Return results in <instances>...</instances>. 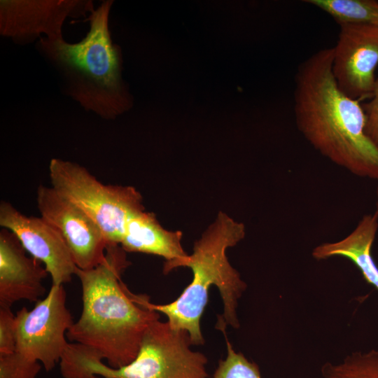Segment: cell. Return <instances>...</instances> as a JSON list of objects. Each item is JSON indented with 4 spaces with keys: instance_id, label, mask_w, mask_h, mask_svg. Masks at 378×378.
<instances>
[{
    "instance_id": "1",
    "label": "cell",
    "mask_w": 378,
    "mask_h": 378,
    "mask_svg": "<svg viewBox=\"0 0 378 378\" xmlns=\"http://www.w3.org/2000/svg\"><path fill=\"white\" fill-rule=\"evenodd\" d=\"M333 48L321 49L299 64L293 111L297 127L321 155L351 174L378 181V146L365 133L359 100L338 87Z\"/></svg>"
},
{
    "instance_id": "2",
    "label": "cell",
    "mask_w": 378,
    "mask_h": 378,
    "mask_svg": "<svg viewBox=\"0 0 378 378\" xmlns=\"http://www.w3.org/2000/svg\"><path fill=\"white\" fill-rule=\"evenodd\" d=\"M119 244L108 245L104 261L83 270L76 267L82 289L79 318L66 333L85 355L118 368L136 356L144 335L159 312L146 307L142 295L132 293L121 280L131 264Z\"/></svg>"
},
{
    "instance_id": "3",
    "label": "cell",
    "mask_w": 378,
    "mask_h": 378,
    "mask_svg": "<svg viewBox=\"0 0 378 378\" xmlns=\"http://www.w3.org/2000/svg\"><path fill=\"white\" fill-rule=\"evenodd\" d=\"M112 0H106L89 15L90 29L74 43L64 38L42 37L36 48L58 73L66 94L87 111L106 120L127 110L131 98L122 78L120 48L111 38L109 15Z\"/></svg>"
},
{
    "instance_id": "4",
    "label": "cell",
    "mask_w": 378,
    "mask_h": 378,
    "mask_svg": "<svg viewBox=\"0 0 378 378\" xmlns=\"http://www.w3.org/2000/svg\"><path fill=\"white\" fill-rule=\"evenodd\" d=\"M246 235L243 223L222 211L207 227L193 246L192 254L176 263L174 269L189 267L193 274L190 284L174 301L166 304L151 303L147 295L142 304L147 308L164 314L167 322L176 330L189 334L192 344L204 342L200 320L208 302L212 286L218 288L223 304V313L218 318L216 328L225 333L227 326L238 328V300L246 288L239 273L228 261L226 251L241 241Z\"/></svg>"
},
{
    "instance_id": "5",
    "label": "cell",
    "mask_w": 378,
    "mask_h": 378,
    "mask_svg": "<svg viewBox=\"0 0 378 378\" xmlns=\"http://www.w3.org/2000/svg\"><path fill=\"white\" fill-rule=\"evenodd\" d=\"M191 344L188 332L158 319L146 329L128 365L113 368L69 349L59 362L60 372L64 378H207V358Z\"/></svg>"
},
{
    "instance_id": "6",
    "label": "cell",
    "mask_w": 378,
    "mask_h": 378,
    "mask_svg": "<svg viewBox=\"0 0 378 378\" xmlns=\"http://www.w3.org/2000/svg\"><path fill=\"white\" fill-rule=\"evenodd\" d=\"M49 175L54 190L99 225L108 245H120L127 220L145 210L135 188L104 184L77 163L52 158Z\"/></svg>"
},
{
    "instance_id": "7",
    "label": "cell",
    "mask_w": 378,
    "mask_h": 378,
    "mask_svg": "<svg viewBox=\"0 0 378 378\" xmlns=\"http://www.w3.org/2000/svg\"><path fill=\"white\" fill-rule=\"evenodd\" d=\"M66 299L63 285L52 284L30 311L23 307L15 314V351L39 362L46 372L59 363L69 344L66 333L74 322Z\"/></svg>"
},
{
    "instance_id": "8",
    "label": "cell",
    "mask_w": 378,
    "mask_h": 378,
    "mask_svg": "<svg viewBox=\"0 0 378 378\" xmlns=\"http://www.w3.org/2000/svg\"><path fill=\"white\" fill-rule=\"evenodd\" d=\"M94 9L90 0H1L0 34L27 45L44 37L63 38L68 18L86 17Z\"/></svg>"
},
{
    "instance_id": "9",
    "label": "cell",
    "mask_w": 378,
    "mask_h": 378,
    "mask_svg": "<svg viewBox=\"0 0 378 378\" xmlns=\"http://www.w3.org/2000/svg\"><path fill=\"white\" fill-rule=\"evenodd\" d=\"M41 216L52 225L65 241L76 266L90 270L105 259L108 246L99 225L82 209L43 185L36 191Z\"/></svg>"
},
{
    "instance_id": "10",
    "label": "cell",
    "mask_w": 378,
    "mask_h": 378,
    "mask_svg": "<svg viewBox=\"0 0 378 378\" xmlns=\"http://www.w3.org/2000/svg\"><path fill=\"white\" fill-rule=\"evenodd\" d=\"M333 48L332 73L340 89L353 99L372 97L378 65V27L341 24Z\"/></svg>"
},
{
    "instance_id": "11",
    "label": "cell",
    "mask_w": 378,
    "mask_h": 378,
    "mask_svg": "<svg viewBox=\"0 0 378 378\" xmlns=\"http://www.w3.org/2000/svg\"><path fill=\"white\" fill-rule=\"evenodd\" d=\"M0 225L11 231L31 256L41 261L52 279V284L71 281L76 266L59 232L41 216H29L10 203H0Z\"/></svg>"
},
{
    "instance_id": "12",
    "label": "cell",
    "mask_w": 378,
    "mask_h": 378,
    "mask_svg": "<svg viewBox=\"0 0 378 378\" xmlns=\"http://www.w3.org/2000/svg\"><path fill=\"white\" fill-rule=\"evenodd\" d=\"M27 253L11 231H0V307L11 308L22 300L36 302L46 293L43 281L49 274Z\"/></svg>"
},
{
    "instance_id": "13",
    "label": "cell",
    "mask_w": 378,
    "mask_h": 378,
    "mask_svg": "<svg viewBox=\"0 0 378 378\" xmlns=\"http://www.w3.org/2000/svg\"><path fill=\"white\" fill-rule=\"evenodd\" d=\"M182 236L181 231L164 229L153 213L144 210L127 220L120 245L126 252L164 258L163 273L167 274L188 256L181 244Z\"/></svg>"
},
{
    "instance_id": "14",
    "label": "cell",
    "mask_w": 378,
    "mask_h": 378,
    "mask_svg": "<svg viewBox=\"0 0 378 378\" xmlns=\"http://www.w3.org/2000/svg\"><path fill=\"white\" fill-rule=\"evenodd\" d=\"M377 230L378 216L374 214L364 215L346 237L316 246L312 255L318 260L337 256L350 260L358 268L363 279L378 290V267L372 255Z\"/></svg>"
},
{
    "instance_id": "15",
    "label": "cell",
    "mask_w": 378,
    "mask_h": 378,
    "mask_svg": "<svg viewBox=\"0 0 378 378\" xmlns=\"http://www.w3.org/2000/svg\"><path fill=\"white\" fill-rule=\"evenodd\" d=\"M329 14L340 25L378 27V1L375 0H306Z\"/></svg>"
},
{
    "instance_id": "16",
    "label": "cell",
    "mask_w": 378,
    "mask_h": 378,
    "mask_svg": "<svg viewBox=\"0 0 378 378\" xmlns=\"http://www.w3.org/2000/svg\"><path fill=\"white\" fill-rule=\"evenodd\" d=\"M323 378H378V349L356 351L321 368Z\"/></svg>"
},
{
    "instance_id": "17",
    "label": "cell",
    "mask_w": 378,
    "mask_h": 378,
    "mask_svg": "<svg viewBox=\"0 0 378 378\" xmlns=\"http://www.w3.org/2000/svg\"><path fill=\"white\" fill-rule=\"evenodd\" d=\"M226 344L227 356L219 361L214 378H261L258 366L236 352L227 337Z\"/></svg>"
},
{
    "instance_id": "18",
    "label": "cell",
    "mask_w": 378,
    "mask_h": 378,
    "mask_svg": "<svg viewBox=\"0 0 378 378\" xmlns=\"http://www.w3.org/2000/svg\"><path fill=\"white\" fill-rule=\"evenodd\" d=\"M41 364L18 352L0 356V378H36Z\"/></svg>"
},
{
    "instance_id": "19",
    "label": "cell",
    "mask_w": 378,
    "mask_h": 378,
    "mask_svg": "<svg viewBox=\"0 0 378 378\" xmlns=\"http://www.w3.org/2000/svg\"><path fill=\"white\" fill-rule=\"evenodd\" d=\"M15 349V314L11 308L0 307V356L14 353Z\"/></svg>"
},
{
    "instance_id": "20",
    "label": "cell",
    "mask_w": 378,
    "mask_h": 378,
    "mask_svg": "<svg viewBox=\"0 0 378 378\" xmlns=\"http://www.w3.org/2000/svg\"><path fill=\"white\" fill-rule=\"evenodd\" d=\"M371 99L363 108L365 114V133L378 146V78Z\"/></svg>"
},
{
    "instance_id": "21",
    "label": "cell",
    "mask_w": 378,
    "mask_h": 378,
    "mask_svg": "<svg viewBox=\"0 0 378 378\" xmlns=\"http://www.w3.org/2000/svg\"><path fill=\"white\" fill-rule=\"evenodd\" d=\"M378 182V181H377ZM377 200H376V204H375V211L374 212V214L378 216V184H377Z\"/></svg>"
},
{
    "instance_id": "22",
    "label": "cell",
    "mask_w": 378,
    "mask_h": 378,
    "mask_svg": "<svg viewBox=\"0 0 378 378\" xmlns=\"http://www.w3.org/2000/svg\"><path fill=\"white\" fill-rule=\"evenodd\" d=\"M95 378H102V377H98V376H96V377H95Z\"/></svg>"
}]
</instances>
